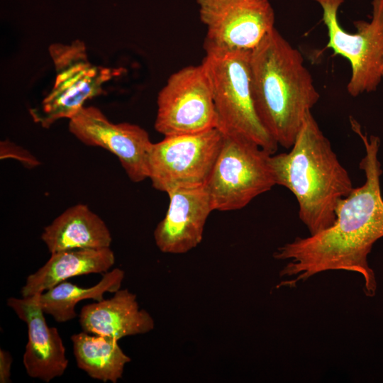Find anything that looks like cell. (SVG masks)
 <instances>
[{
	"instance_id": "obj_1",
	"label": "cell",
	"mask_w": 383,
	"mask_h": 383,
	"mask_svg": "<svg viewBox=\"0 0 383 383\" xmlns=\"http://www.w3.org/2000/svg\"><path fill=\"white\" fill-rule=\"evenodd\" d=\"M352 130L364 143L366 154L360 162L366 180L340 199L335 221L329 228L306 238H296L273 254L290 261L280 276L295 277L277 287H293L314 274L328 270H347L361 274L367 296H374L377 282L367 262L372 245L383 237V199L380 188L381 164L377 159L379 138L363 133L359 123L349 118Z\"/></svg>"
},
{
	"instance_id": "obj_2",
	"label": "cell",
	"mask_w": 383,
	"mask_h": 383,
	"mask_svg": "<svg viewBox=\"0 0 383 383\" xmlns=\"http://www.w3.org/2000/svg\"><path fill=\"white\" fill-rule=\"evenodd\" d=\"M250 66L258 117L278 145L290 149L320 98L302 55L274 28L251 51Z\"/></svg>"
},
{
	"instance_id": "obj_3",
	"label": "cell",
	"mask_w": 383,
	"mask_h": 383,
	"mask_svg": "<svg viewBox=\"0 0 383 383\" xmlns=\"http://www.w3.org/2000/svg\"><path fill=\"white\" fill-rule=\"evenodd\" d=\"M275 184L296 197L299 217L314 235L331 226L340 199L354 189L311 111H309L288 152L269 157Z\"/></svg>"
},
{
	"instance_id": "obj_4",
	"label": "cell",
	"mask_w": 383,
	"mask_h": 383,
	"mask_svg": "<svg viewBox=\"0 0 383 383\" xmlns=\"http://www.w3.org/2000/svg\"><path fill=\"white\" fill-rule=\"evenodd\" d=\"M251 51L206 54L201 64L211 84L216 128L223 133L247 138L274 154L278 144L262 125L255 108L250 82Z\"/></svg>"
},
{
	"instance_id": "obj_5",
	"label": "cell",
	"mask_w": 383,
	"mask_h": 383,
	"mask_svg": "<svg viewBox=\"0 0 383 383\" xmlns=\"http://www.w3.org/2000/svg\"><path fill=\"white\" fill-rule=\"evenodd\" d=\"M223 136L205 186L213 211L238 210L276 185L268 160L272 154L243 136Z\"/></svg>"
},
{
	"instance_id": "obj_6",
	"label": "cell",
	"mask_w": 383,
	"mask_h": 383,
	"mask_svg": "<svg viewBox=\"0 0 383 383\" xmlns=\"http://www.w3.org/2000/svg\"><path fill=\"white\" fill-rule=\"evenodd\" d=\"M56 77L54 85L39 106L30 110L33 120L49 128L62 118L69 120L89 99L104 93V84L118 70L90 62L84 43H53L49 47Z\"/></svg>"
},
{
	"instance_id": "obj_7",
	"label": "cell",
	"mask_w": 383,
	"mask_h": 383,
	"mask_svg": "<svg viewBox=\"0 0 383 383\" xmlns=\"http://www.w3.org/2000/svg\"><path fill=\"white\" fill-rule=\"evenodd\" d=\"M322 9L328 36L326 48L348 60L351 74L347 91L352 96L377 89L383 79V0H372L370 22L354 21L355 33L340 26L338 12L344 0H315Z\"/></svg>"
},
{
	"instance_id": "obj_8",
	"label": "cell",
	"mask_w": 383,
	"mask_h": 383,
	"mask_svg": "<svg viewBox=\"0 0 383 383\" xmlns=\"http://www.w3.org/2000/svg\"><path fill=\"white\" fill-rule=\"evenodd\" d=\"M217 128L203 132L165 136L152 143L148 157V179L167 194L172 190L206 185L222 143Z\"/></svg>"
},
{
	"instance_id": "obj_9",
	"label": "cell",
	"mask_w": 383,
	"mask_h": 383,
	"mask_svg": "<svg viewBox=\"0 0 383 383\" xmlns=\"http://www.w3.org/2000/svg\"><path fill=\"white\" fill-rule=\"evenodd\" d=\"M206 55L252 50L274 28L269 0H196Z\"/></svg>"
},
{
	"instance_id": "obj_10",
	"label": "cell",
	"mask_w": 383,
	"mask_h": 383,
	"mask_svg": "<svg viewBox=\"0 0 383 383\" xmlns=\"http://www.w3.org/2000/svg\"><path fill=\"white\" fill-rule=\"evenodd\" d=\"M157 106L155 128L164 136L216 128L211 84L201 63L172 73L158 93Z\"/></svg>"
},
{
	"instance_id": "obj_11",
	"label": "cell",
	"mask_w": 383,
	"mask_h": 383,
	"mask_svg": "<svg viewBox=\"0 0 383 383\" xmlns=\"http://www.w3.org/2000/svg\"><path fill=\"white\" fill-rule=\"evenodd\" d=\"M69 130L85 145L100 147L115 155L132 182L148 178V157L153 143L140 126L126 122L114 123L98 108L83 106L70 119Z\"/></svg>"
},
{
	"instance_id": "obj_12",
	"label": "cell",
	"mask_w": 383,
	"mask_h": 383,
	"mask_svg": "<svg viewBox=\"0 0 383 383\" xmlns=\"http://www.w3.org/2000/svg\"><path fill=\"white\" fill-rule=\"evenodd\" d=\"M169 206L154 231L155 244L165 253L183 254L201 241L213 211L206 186L180 188L167 193Z\"/></svg>"
},
{
	"instance_id": "obj_13",
	"label": "cell",
	"mask_w": 383,
	"mask_h": 383,
	"mask_svg": "<svg viewBox=\"0 0 383 383\" xmlns=\"http://www.w3.org/2000/svg\"><path fill=\"white\" fill-rule=\"evenodd\" d=\"M6 303L28 327L23 357L27 374L45 382L62 376L68 366L65 348L57 329L48 326L36 295L10 297Z\"/></svg>"
},
{
	"instance_id": "obj_14",
	"label": "cell",
	"mask_w": 383,
	"mask_h": 383,
	"mask_svg": "<svg viewBox=\"0 0 383 383\" xmlns=\"http://www.w3.org/2000/svg\"><path fill=\"white\" fill-rule=\"evenodd\" d=\"M79 321L84 332L118 340L147 333L155 326L151 315L140 309L136 295L128 289H118L110 299L84 306Z\"/></svg>"
},
{
	"instance_id": "obj_15",
	"label": "cell",
	"mask_w": 383,
	"mask_h": 383,
	"mask_svg": "<svg viewBox=\"0 0 383 383\" xmlns=\"http://www.w3.org/2000/svg\"><path fill=\"white\" fill-rule=\"evenodd\" d=\"M114 263L115 255L110 247L75 248L51 253L45 265L27 277L21 290V296L40 294L73 277L106 273Z\"/></svg>"
},
{
	"instance_id": "obj_16",
	"label": "cell",
	"mask_w": 383,
	"mask_h": 383,
	"mask_svg": "<svg viewBox=\"0 0 383 383\" xmlns=\"http://www.w3.org/2000/svg\"><path fill=\"white\" fill-rule=\"evenodd\" d=\"M41 239L50 253L75 248H109L112 238L104 221L83 204L68 208L45 227Z\"/></svg>"
},
{
	"instance_id": "obj_17",
	"label": "cell",
	"mask_w": 383,
	"mask_h": 383,
	"mask_svg": "<svg viewBox=\"0 0 383 383\" xmlns=\"http://www.w3.org/2000/svg\"><path fill=\"white\" fill-rule=\"evenodd\" d=\"M70 339L77 367L93 379L116 383L131 361L116 338L82 331Z\"/></svg>"
},
{
	"instance_id": "obj_18",
	"label": "cell",
	"mask_w": 383,
	"mask_h": 383,
	"mask_svg": "<svg viewBox=\"0 0 383 383\" xmlns=\"http://www.w3.org/2000/svg\"><path fill=\"white\" fill-rule=\"evenodd\" d=\"M125 272L114 268L104 273L101 279L90 287H80L64 281L50 289L37 294V301L43 311L59 323L74 319L77 316L75 306L84 299L99 301L106 292L114 293L121 289Z\"/></svg>"
},
{
	"instance_id": "obj_19",
	"label": "cell",
	"mask_w": 383,
	"mask_h": 383,
	"mask_svg": "<svg viewBox=\"0 0 383 383\" xmlns=\"http://www.w3.org/2000/svg\"><path fill=\"white\" fill-rule=\"evenodd\" d=\"M0 158L16 159L28 168H33L40 164V162L30 152L8 140L1 141Z\"/></svg>"
},
{
	"instance_id": "obj_20",
	"label": "cell",
	"mask_w": 383,
	"mask_h": 383,
	"mask_svg": "<svg viewBox=\"0 0 383 383\" xmlns=\"http://www.w3.org/2000/svg\"><path fill=\"white\" fill-rule=\"evenodd\" d=\"M12 357L11 354L4 350H0V382H11V367Z\"/></svg>"
}]
</instances>
